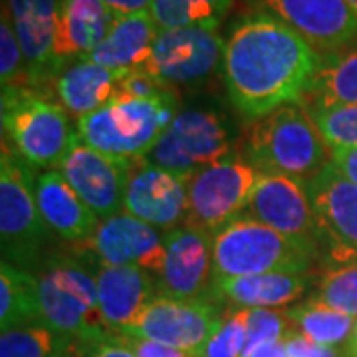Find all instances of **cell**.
<instances>
[{"label":"cell","mask_w":357,"mask_h":357,"mask_svg":"<svg viewBox=\"0 0 357 357\" xmlns=\"http://www.w3.org/2000/svg\"><path fill=\"white\" fill-rule=\"evenodd\" d=\"M286 342V347H288V354L290 357H347L345 351L342 354L337 347H330V345H319L312 340L304 337L302 333L290 332L286 333L284 337Z\"/></svg>","instance_id":"cell-37"},{"label":"cell","mask_w":357,"mask_h":357,"mask_svg":"<svg viewBox=\"0 0 357 357\" xmlns=\"http://www.w3.org/2000/svg\"><path fill=\"white\" fill-rule=\"evenodd\" d=\"M159 28L149 10L117 16L109 34L86 60L117 72H145Z\"/></svg>","instance_id":"cell-23"},{"label":"cell","mask_w":357,"mask_h":357,"mask_svg":"<svg viewBox=\"0 0 357 357\" xmlns=\"http://www.w3.org/2000/svg\"><path fill=\"white\" fill-rule=\"evenodd\" d=\"M189 211V178L137 159L129 173L123 213L159 230H175Z\"/></svg>","instance_id":"cell-15"},{"label":"cell","mask_w":357,"mask_h":357,"mask_svg":"<svg viewBox=\"0 0 357 357\" xmlns=\"http://www.w3.org/2000/svg\"><path fill=\"white\" fill-rule=\"evenodd\" d=\"M246 357H290V354H288L286 342L278 340V342H268V344L256 347L255 351Z\"/></svg>","instance_id":"cell-41"},{"label":"cell","mask_w":357,"mask_h":357,"mask_svg":"<svg viewBox=\"0 0 357 357\" xmlns=\"http://www.w3.org/2000/svg\"><path fill=\"white\" fill-rule=\"evenodd\" d=\"M117 14L103 0H62L54 38L58 74L72 60H86L109 34Z\"/></svg>","instance_id":"cell-21"},{"label":"cell","mask_w":357,"mask_h":357,"mask_svg":"<svg viewBox=\"0 0 357 357\" xmlns=\"http://www.w3.org/2000/svg\"><path fill=\"white\" fill-rule=\"evenodd\" d=\"M288 332H290V321L286 318V312L264 310V307L248 310L246 340H244V349L241 357L252 354L256 347L268 344V342L284 340Z\"/></svg>","instance_id":"cell-35"},{"label":"cell","mask_w":357,"mask_h":357,"mask_svg":"<svg viewBox=\"0 0 357 357\" xmlns=\"http://www.w3.org/2000/svg\"><path fill=\"white\" fill-rule=\"evenodd\" d=\"M319 54L357 40V13L345 0H255Z\"/></svg>","instance_id":"cell-16"},{"label":"cell","mask_w":357,"mask_h":357,"mask_svg":"<svg viewBox=\"0 0 357 357\" xmlns=\"http://www.w3.org/2000/svg\"><path fill=\"white\" fill-rule=\"evenodd\" d=\"M126 74L89 60H77L58 74L56 91L66 112L79 119L114 102Z\"/></svg>","instance_id":"cell-25"},{"label":"cell","mask_w":357,"mask_h":357,"mask_svg":"<svg viewBox=\"0 0 357 357\" xmlns=\"http://www.w3.org/2000/svg\"><path fill=\"white\" fill-rule=\"evenodd\" d=\"M117 335L135 354V357H195L191 354H187V351L175 349L171 345L151 342V340H143V337L131 335V333H117Z\"/></svg>","instance_id":"cell-38"},{"label":"cell","mask_w":357,"mask_h":357,"mask_svg":"<svg viewBox=\"0 0 357 357\" xmlns=\"http://www.w3.org/2000/svg\"><path fill=\"white\" fill-rule=\"evenodd\" d=\"M286 318L290 321V330L302 333L316 344L330 347L347 344L357 319L333 307L324 306L312 298L294 307H288Z\"/></svg>","instance_id":"cell-28"},{"label":"cell","mask_w":357,"mask_h":357,"mask_svg":"<svg viewBox=\"0 0 357 357\" xmlns=\"http://www.w3.org/2000/svg\"><path fill=\"white\" fill-rule=\"evenodd\" d=\"M222 319L217 300H177L157 296L126 332L201 357Z\"/></svg>","instance_id":"cell-11"},{"label":"cell","mask_w":357,"mask_h":357,"mask_svg":"<svg viewBox=\"0 0 357 357\" xmlns=\"http://www.w3.org/2000/svg\"><path fill=\"white\" fill-rule=\"evenodd\" d=\"M44 324L40 310L38 278L10 262L0 264V330Z\"/></svg>","instance_id":"cell-27"},{"label":"cell","mask_w":357,"mask_h":357,"mask_svg":"<svg viewBox=\"0 0 357 357\" xmlns=\"http://www.w3.org/2000/svg\"><path fill=\"white\" fill-rule=\"evenodd\" d=\"M248 310L236 307L229 314H222L217 332L208 340L201 357H241L246 340Z\"/></svg>","instance_id":"cell-34"},{"label":"cell","mask_w":357,"mask_h":357,"mask_svg":"<svg viewBox=\"0 0 357 357\" xmlns=\"http://www.w3.org/2000/svg\"><path fill=\"white\" fill-rule=\"evenodd\" d=\"M318 246L296 241L266 225L241 217L213 232V278H243L266 272H310Z\"/></svg>","instance_id":"cell-3"},{"label":"cell","mask_w":357,"mask_h":357,"mask_svg":"<svg viewBox=\"0 0 357 357\" xmlns=\"http://www.w3.org/2000/svg\"><path fill=\"white\" fill-rule=\"evenodd\" d=\"M332 165L344 173L345 177L351 183L357 185V147H349V149H333L332 151Z\"/></svg>","instance_id":"cell-39"},{"label":"cell","mask_w":357,"mask_h":357,"mask_svg":"<svg viewBox=\"0 0 357 357\" xmlns=\"http://www.w3.org/2000/svg\"><path fill=\"white\" fill-rule=\"evenodd\" d=\"M165 238L167 232L119 213L100 220L88 244L105 266H137L159 276L165 262Z\"/></svg>","instance_id":"cell-18"},{"label":"cell","mask_w":357,"mask_h":357,"mask_svg":"<svg viewBox=\"0 0 357 357\" xmlns=\"http://www.w3.org/2000/svg\"><path fill=\"white\" fill-rule=\"evenodd\" d=\"M0 82H2V89L30 88V76H28L22 46L18 42L6 4H2V20H0Z\"/></svg>","instance_id":"cell-32"},{"label":"cell","mask_w":357,"mask_h":357,"mask_svg":"<svg viewBox=\"0 0 357 357\" xmlns=\"http://www.w3.org/2000/svg\"><path fill=\"white\" fill-rule=\"evenodd\" d=\"M36 203L46 227L72 243H89L100 227L96 217L58 169L36 177Z\"/></svg>","instance_id":"cell-22"},{"label":"cell","mask_w":357,"mask_h":357,"mask_svg":"<svg viewBox=\"0 0 357 357\" xmlns=\"http://www.w3.org/2000/svg\"><path fill=\"white\" fill-rule=\"evenodd\" d=\"M177 114V93L153 100L117 93L109 105L79 117L76 131L100 153L137 161L151 151Z\"/></svg>","instance_id":"cell-4"},{"label":"cell","mask_w":357,"mask_h":357,"mask_svg":"<svg viewBox=\"0 0 357 357\" xmlns=\"http://www.w3.org/2000/svg\"><path fill=\"white\" fill-rule=\"evenodd\" d=\"M345 356L357 357V319H356V326H354V332H351L349 340H347V344H345Z\"/></svg>","instance_id":"cell-42"},{"label":"cell","mask_w":357,"mask_h":357,"mask_svg":"<svg viewBox=\"0 0 357 357\" xmlns=\"http://www.w3.org/2000/svg\"><path fill=\"white\" fill-rule=\"evenodd\" d=\"M0 357H79V345L46 324H34L2 332Z\"/></svg>","instance_id":"cell-29"},{"label":"cell","mask_w":357,"mask_h":357,"mask_svg":"<svg viewBox=\"0 0 357 357\" xmlns=\"http://www.w3.org/2000/svg\"><path fill=\"white\" fill-rule=\"evenodd\" d=\"M79 345V357H135V354L121 342L115 332H109L100 340Z\"/></svg>","instance_id":"cell-36"},{"label":"cell","mask_w":357,"mask_h":357,"mask_svg":"<svg viewBox=\"0 0 357 357\" xmlns=\"http://www.w3.org/2000/svg\"><path fill=\"white\" fill-rule=\"evenodd\" d=\"M312 300L357 318V264L326 270Z\"/></svg>","instance_id":"cell-31"},{"label":"cell","mask_w":357,"mask_h":357,"mask_svg":"<svg viewBox=\"0 0 357 357\" xmlns=\"http://www.w3.org/2000/svg\"><path fill=\"white\" fill-rule=\"evenodd\" d=\"M310 115L332 151L357 147V105L321 109Z\"/></svg>","instance_id":"cell-33"},{"label":"cell","mask_w":357,"mask_h":357,"mask_svg":"<svg viewBox=\"0 0 357 357\" xmlns=\"http://www.w3.org/2000/svg\"><path fill=\"white\" fill-rule=\"evenodd\" d=\"M316 52L290 26L268 13H255L232 28L222 58L230 102L248 119L282 105L300 103L316 74Z\"/></svg>","instance_id":"cell-1"},{"label":"cell","mask_w":357,"mask_h":357,"mask_svg":"<svg viewBox=\"0 0 357 357\" xmlns=\"http://www.w3.org/2000/svg\"><path fill=\"white\" fill-rule=\"evenodd\" d=\"M117 16L131 13H141V10H149L153 0H103Z\"/></svg>","instance_id":"cell-40"},{"label":"cell","mask_w":357,"mask_h":357,"mask_svg":"<svg viewBox=\"0 0 357 357\" xmlns=\"http://www.w3.org/2000/svg\"><path fill=\"white\" fill-rule=\"evenodd\" d=\"M345 2H347V4H349V6H351V8L357 13V0H345Z\"/></svg>","instance_id":"cell-43"},{"label":"cell","mask_w":357,"mask_h":357,"mask_svg":"<svg viewBox=\"0 0 357 357\" xmlns=\"http://www.w3.org/2000/svg\"><path fill=\"white\" fill-rule=\"evenodd\" d=\"M300 105L307 114L357 105V40L340 50L319 54L316 74Z\"/></svg>","instance_id":"cell-26"},{"label":"cell","mask_w":357,"mask_h":357,"mask_svg":"<svg viewBox=\"0 0 357 357\" xmlns=\"http://www.w3.org/2000/svg\"><path fill=\"white\" fill-rule=\"evenodd\" d=\"M77 131L64 105L44 98L34 88L2 89V135L14 153L32 169H60Z\"/></svg>","instance_id":"cell-5"},{"label":"cell","mask_w":357,"mask_h":357,"mask_svg":"<svg viewBox=\"0 0 357 357\" xmlns=\"http://www.w3.org/2000/svg\"><path fill=\"white\" fill-rule=\"evenodd\" d=\"M232 0H153L149 13L159 30L211 28L217 30Z\"/></svg>","instance_id":"cell-30"},{"label":"cell","mask_w":357,"mask_h":357,"mask_svg":"<svg viewBox=\"0 0 357 357\" xmlns=\"http://www.w3.org/2000/svg\"><path fill=\"white\" fill-rule=\"evenodd\" d=\"M133 163L135 161L117 159L91 149L76 133L58 171L77 197L88 204L89 211L100 220H107L123 213L126 189Z\"/></svg>","instance_id":"cell-13"},{"label":"cell","mask_w":357,"mask_h":357,"mask_svg":"<svg viewBox=\"0 0 357 357\" xmlns=\"http://www.w3.org/2000/svg\"><path fill=\"white\" fill-rule=\"evenodd\" d=\"M4 4L22 46L30 88L36 89L58 74L54 62V38L62 0H4Z\"/></svg>","instance_id":"cell-19"},{"label":"cell","mask_w":357,"mask_h":357,"mask_svg":"<svg viewBox=\"0 0 357 357\" xmlns=\"http://www.w3.org/2000/svg\"><path fill=\"white\" fill-rule=\"evenodd\" d=\"M260 171L238 157H225L189 177V211L183 227L217 232L241 218Z\"/></svg>","instance_id":"cell-9"},{"label":"cell","mask_w":357,"mask_h":357,"mask_svg":"<svg viewBox=\"0 0 357 357\" xmlns=\"http://www.w3.org/2000/svg\"><path fill=\"white\" fill-rule=\"evenodd\" d=\"M316 244L326 270L357 264V185L332 161L306 183Z\"/></svg>","instance_id":"cell-8"},{"label":"cell","mask_w":357,"mask_h":357,"mask_svg":"<svg viewBox=\"0 0 357 357\" xmlns=\"http://www.w3.org/2000/svg\"><path fill=\"white\" fill-rule=\"evenodd\" d=\"M248 155L260 173L307 183L330 163L332 149L307 109L290 103L256 119L248 133Z\"/></svg>","instance_id":"cell-2"},{"label":"cell","mask_w":357,"mask_h":357,"mask_svg":"<svg viewBox=\"0 0 357 357\" xmlns=\"http://www.w3.org/2000/svg\"><path fill=\"white\" fill-rule=\"evenodd\" d=\"M227 42L211 28L159 30L147 74L169 88L201 86L222 68Z\"/></svg>","instance_id":"cell-12"},{"label":"cell","mask_w":357,"mask_h":357,"mask_svg":"<svg viewBox=\"0 0 357 357\" xmlns=\"http://www.w3.org/2000/svg\"><path fill=\"white\" fill-rule=\"evenodd\" d=\"M230 155L229 131L215 112L185 109L175 115L143 161L189 178Z\"/></svg>","instance_id":"cell-10"},{"label":"cell","mask_w":357,"mask_h":357,"mask_svg":"<svg viewBox=\"0 0 357 357\" xmlns=\"http://www.w3.org/2000/svg\"><path fill=\"white\" fill-rule=\"evenodd\" d=\"M96 282L103 321L112 332L117 333L126 332L159 296L151 274L137 266L103 264L96 274Z\"/></svg>","instance_id":"cell-20"},{"label":"cell","mask_w":357,"mask_h":357,"mask_svg":"<svg viewBox=\"0 0 357 357\" xmlns=\"http://www.w3.org/2000/svg\"><path fill=\"white\" fill-rule=\"evenodd\" d=\"M159 288V296L167 298L215 300L211 232L191 227H178L167 232Z\"/></svg>","instance_id":"cell-14"},{"label":"cell","mask_w":357,"mask_h":357,"mask_svg":"<svg viewBox=\"0 0 357 357\" xmlns=\"http://www.w3.org/2000/svg\"><path fill=\"white\" fill-rule=\"evenodd\" d=\"M48 230L36 203L34 169L4 145L0 163L2 260L22 270L32 266L48 236Z\"/></svg>","instance_id":"cell-7"},{"label":"cell","mask_w":357,"mask_h":357,"mask_svg":"<svg viewBox=\"0 0 357 357\" xmlns=\"http://www.w3.org/2000/svg\"><path fill=\"white\" fill-rule=\"evenodd\" d=\"M42 321L88 344L112 332L98 304V282L76 260H52L38 276Z\"/></svg>","instance_id":"cell-6"},{"label":"cell","mask_w":357,"mask_h":357,"mask_svg":"<svg viewBox=\"0 0 357 357\" xmlns=\"http://www.w3.org/2000/svg\"><path fill=\"white\" fill-rule=\"evenodd\" d=\"M310 286L307 272H266L215 280V294L246 310H280L298 302Z\"/></svg>","instance_id":"cell-24"},{"label":"cell","mask_w":357,"mask_h":357,"mask_svg":"<svg viewBox=\"0 0 357 357\" xmlns=\"http://www.w3.org/2000/svg\"><path fill=\"white\" fill-rule=\"evenodd\" d=\"M243 217L258 220L296 241L316 244L314 211L306 183L296 178L260 173Z\"/></svg>","instance_id":"cell-17"}]
</instances>
